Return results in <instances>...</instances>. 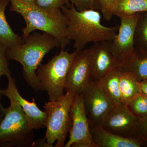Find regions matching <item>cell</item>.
<instances>
[{"label": "cell", "mask_w": 147, "mask_h": 147, "mask_svg": "<svg viewBox=\"0 0 147 147\" xmlns=\"http://www.w3.org/2000/svg\"><path fill=\"white\" fill-rule=\"evenodd\" d=\"M67 21V36L74 41L75 50L85 49L90 42L113 41L117 33L119 26L108 27L101 23L100 12L95 9L78 11L71 4L69 8H61Z\"/></svg>", "instance_id": "1"}, {"label": "cell", "mask_w": 147, "mask_h": 147, "mask_svg": "<svg viewBox=\"0 0 147 147\" xmlns=\"http://www.w3.org/2000/svg\"><path fill=\"white\" fill-rule=\"evenodd\" d=\"M9 1V11L21 14L26 22V27L22 30L23 38L38 30L54 37L59 42L61 48H65L69 44L67 19L61 9L46 10L20 0Z\"/></svg>", "instance_id": "2"}, {"label": "cell", "mask_w": 147, "mask_h": 147, "mask_svg": "<svg viewBox=\"0 0 147 147\" xmlns=\"http://www.w3.org/2000/svg\"><path fill=\"white\" fill-rule=\"evenodd\" d=\"M23 38L22 44L7 48V57L21 63L25 81L37 92L40 90V83L37 69L45 55L55 47H61V45L54 37L45 32L33 33Z\"/></svg>", "instance_id": "3"}, {"label": "cell", "mask_w": 147, "mask_h": 147, "mask_svg": "<svg viewBox=\"0 0 147 147\" xmlns=\"http://www.w3.org/2000/svg\"><path fill=\"white\" fill-rule=\"evenodd\" d=\"M78 50L69 53L61 48L59 54L55 55L45 64H40L36 70L39 80L40 90L45 91L49 100H58L64 94L66 79L69 69Z\"/></svg>", "instance_id": "4"}, {"label": "cell", "mask_w": 147, "mask_h": 147, "mask_svg": "<svg viewBox=\"0 0 147 147\" xmlns=\"http://www.w3.org/2000/svg\"><path fill=\"white\" fill-rule=\"evenodd\" d=\"M75 94L66 92L58 100L45 103L46 131L44 138L50 147L56 141L55 147H64L71 126L70 110Z\"/></svg>", "instance_id": "5"}, {"label": "cell", "mask_w": 147, "mask_h": 147, "mask_svg": "<svg viewBox=\"0 0 147 147\" xmlns=\"http://www.w3.org/2000/svg\"><path fill=\"white\" fill-rule=\"evenodd\" d=\"M0 122V146H33L34 135L20 105L11 99Z\"/></svg>", "instance_id": "6"}, {"label": "cell", "mask_w": 147, "mask_h": 147, "mask_svg": "<svg viewBox=\"0 0 147 147\" xmlns=\"http://www.w3.org/2000/svg\"><path fill=\"white\" fill-rule=\"evenodd\" d=\"M71 126L65 147H96L93 141L84 107L83 94H75L70 110Z\"/></svg>", "instance_id": "7"}, {"label": "cell", "mask_w": 147, "mask_h": 147, "mask_svg": "<svg viewBox=\"0 0 147 147\" xmlns=\"http://www.w3.org/2000/svg\"><path fill=\"white\" fill-rule=\"evenodd\" d=\"M82 94L90 126H101L104 119L115 105L92 79Z\"/></svg>", "instance_id": "8"}, {"label": "cell", "mask_w": 147, "mask_h": 147, "mask_svg": "<svg viewBox=\"0 0 147 147\" xmlns=\"http://www.w3.org/2000/svg\"><path fill=\"white\" fill-rule=\"evenodd\" d=\"M139 121L126 105L115 106L106 116L101 127L110 133L125 137H137Z\"/></svg>", "instance_id": "9"}, {"label": "cell", "mask_w": 147, "mask_h": 147, "mask_svg": "<svg viewBox=\"0 0 147 147\" xmlns=\"http://www.w3.org/2000/svg\"><path fill=\"white\" fill-rule=\"evenodd\" d=\"M91 79L90 49L78 50L67 75L64 90L82 94Z\"/></svg>", "instance_id": "10"}, {"label": "cell", "mask_w": 147, "mask_h": 147, "mask_svg": "<svg viewBox=\"0 0 147 147\" xmlns=\"http://www.w3.org/2000/svg\"><path fill=\"white\" fill-rule=\"evenodd\" d=\"M112 41L95 42L90 48L91 78L97 81L110 70L120 67L121 61L113 54Z\"/></svg>", "instance_id": "11"}, {"label": "cell", "mask_w": 147, "mask_h": 147, "mask_svg": "<svg viewBox=\"0 0 147 147\" xmlns=\"http://www.w3.org/2000/svg\"><path fill=\"white\" fill-rule=\"evenodd\" d=\"M140 13L119 16L120 25L117 33L112 41V51L120 61L126 58L134 52L135 28Z\"/></svg>", "instance_id": "12"}, {"label": "cell", "mask_w": 147, "mask_h": 147, "mask_svg": "<svg viewBox=\"0 0 147 147\" xmlns=\"http://www.w3.org/2000/svg\"><path fill=\"white\" fill-rule=\"evenodd\" d=\"M8 84L7 88L1 90V95L5 96L9 100L11 99L18 102L26 117L29 126L31 129H39L45 127L46 116L45 112L41 111L32 98L29 102L20 95L16 87L15 80L12 76L7 78Z\"/></svg>", "instance_id": "13"}, {"label": "cell", "mask_w": 147, "mask_h": 147, "mask_svg": "<svg viewBox=\"0 0 147 147\" xmlns=\"http://www.w3.org/2000/svg\"><path fill=\"white\" fill-rule=\"evenodd\" d=\"M96 147H144L147 143L138 137H125L110 133L99 127H90Z\"/></svg>", "instance_id": "14"}, {"label": "cell", "mask_w": 147, "mask_h": 147, "mask_svg": "<svg viewBox=\"0 0 147 147\" xmlns=\"http://www.w3.org/2000/svg\"><path fill=\"white\" fill-rule=\"evenodd\" d=\"M121 71L131 74L139 82L147 79V54L135 49L133 53L121 61Z\"/></svg>", "instance_id": "15"}, {"label": "cell", "mask_w": 147, "mask_h": 147, "mask_svg": "<svg viewBox=\"0 0 147 147\" xmlns=\"http://www.w3.org/2000/svg\"><path fill=\"white\" fill-rule=\"evenodd\" d=\"M121 73L120 67H115L97 81H95L115 106L122 104L119 88Z\"/></svg>", "instance_id": "16"}, {"label": "cell", "mask_w": 147, "mask_h": 147, "mask_svg": "<svg viewBox=\"0 0 147 147\" xmlns=\"http://www.w3.org/2000/svg\"><path fill=\"white\" fill-rule=\"evenodd\" d=\"M9 2V0H0V42L8 48L24 42L23 38L13 32L7 21L5 11Z\"/></svg>", "instance_id": "17"}, {"label": "cell", "mask_w": 147, "mask_h": 147, "mask_svg": "<svg viewBox=\"0 0 147 147\" xmlns=\"http://www.w3.org/2000/svg\"><path fill=\"white\" fill-rule=\"evenodd\" d=\"M120 92L122 104L126 105L141 94L140 82L129 72L121 71L119 81Z\"/></svg>", "instance_id": "18"}, {"label": "cell", "mask_w": 147, "mask_h": 147, "mask_svg": "<svg viewBox=\"0 0 147 147\" xmlns=\"http://www.w3.org/2000/svg\"><path fill=\"white\" fill-rule=\"evenodd\" d=\"M147 11V0H117L114 15H131Z\"/></svg>", "instance_id": "19"}, {"label": "cell", "mask_w": 147, "mask_h": 147, "mask_svg": "<svg viewBox=\"0 0 147 147\" xmlns=\"http://www.w3.org/2000/svg\"><path fill=\"white\" fill-rule=\"evenodd\" d=\"M134 42L135 49L147 54V11L140 13L135 28Z\"/></svg>", "instance_id": "20"}, {"label": "cell", "mask_w": 147, "mask_h": 147, "mask_svg": "<svg viewBox=\"0 0 147 147\" xmlns=\"http://www.w3.org/2000/svg\"><path fill=\"white\" fill-rule=\"evenodd\" d=\"M126 106L139 121L147 119V96L141 94Z\"/></svg>", "instance_id": "21"}, {"label": "cell", "mask_w": 147, "mask_h": 147, "mask_svg": "<svg viewBox=\"0 0 147 147\" xmlns=\"http://www.w3.org/2000/svg\"><path fill=\"white\" fill-rule=\"evenodd\" d=\"M7 47L0 42V78L5 75L8 78L11 76V71L9 66V59L7 55ZM1 89L0 88V121L4 117L5 108L1 103Z\"/></svg>", "instance_id": "22"}, {"label": "cell", "mask_w": 147, "mask_h": 147, "mask_svg": "<svg viewBox=\"0 0 147 147\" xmlns=\"http://www.w3.org/2000/svg\"><path fill=\"white\" fill-rule=\"evenodd\" d=\"M95 10H100L106 21H110L114 15L117 0H92Z\"/></svg>", "instance_id": "23"}, {"label": "cell", "mask_w": 147, "mask_h": 147, "mask_svg": "<svg viewBox=\"0 0 147 147\" xmlns=\"http://www.w3.org/2000/svg\"><path fill=\"white\" fill-rule=\"evenodd\" d=\"M68 3L67 0H35V5L42 9L53 10L61 9Z\"/></svg>", "instance_id": "24"}, {"label": "cell", "mask_w": 147, "mask_h": 147, "mask_svg": "<svg viewBox=\"0 0 147 147\" xmlns=\"http://www.w3.org/2000/svg\"><path fill=\"white\" fill-rule=\"evenodd\" d=\"M73 4L78 11H84L88 9H95L92 0H67Z\"/></svg>", "instance_id": "25"}, {"label": "cell", "mask_w": 147, "mask_h": 147, "mask_svg": "<svg viewBox=\"0 0 147 147\" xmlns=\"http://www.w3.org/2000/svg\"><path fill=\"white\" fill-rule=\"evenodd\" d=\"M136 137L143 139L147 143V119L139 121Z\"/></svg>", "instance_id": "26"}, {"label": "cell", "mask_w": 147, "mask_h": 147, "mask_svg": "<svg viewBox=\"0 0 147 147\" xmlns=\"http://www.w3.org/2000/svg\"><path fill=\"white\" fill-rule=\"evenodd\" d=\"M140 87L141 94L147 96V79L140 82Z\"/></svg>", "instance_id": "27"}, {"label": "cell", "mask_w": 147, "mask_h": 147, "mask_svg": "<svg viewBox=\"0 0 147 147\" xmlns=\"http://www.w3.org/2000/svg\"><path fill=\"white\" fill-rule=\"evenodd\" d=\"M20 1L28 4L35 5V0H20Z\"/></svg>", "instance_id": "28"}]
</instances>
